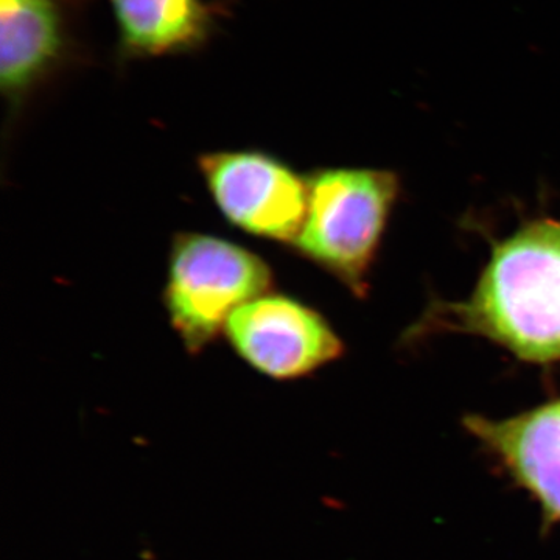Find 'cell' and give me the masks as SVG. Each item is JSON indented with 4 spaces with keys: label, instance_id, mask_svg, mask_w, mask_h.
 <instances>
[{
    "label": "cell",
    "instance_id": "1",
    "mask_svg": "<svg viewBox=\"0 0 560 560\" xmlns=\"http://www.w3.org/2000/svg\"><path fill=\"white\" fill-rule=\"evenodd\" d=\"M434 331L477 335L526 363L560 361V220L529 221L497 243L470 296L434 301L410 335Z\"/></svg>",
    "mask_w": 560,
    "mask_h": 560
},
{
    "label": "cell",
    "instance_id": "2",
    "mask_svg": "<svg viewBox=\"0 0 560 560\" xmlns=\"http://www.w3.org/2000/svg\"><path fill=\"white\" fill-rule=\"evenodd\" d=\"M307 213L290 250L353 296H366L399 178L377 168L327 167L307 173Z\"/></svg>",
    "mask_w": 560,
    "mask_h": 560
},
{
    "label": "cell",
    "instance_id": "3",
    "mask_svg": "<svg viewBox=\"0 0 560 560\" xmlns=\"http://www.w3.org/2000/svg\"><path fill=\"white\" fill-rule=\"evenodd\" d=\"M275 271L259 254L205 232L180 231L168 245L162 307L191 357L223 337L232 313L275 290Z\"/></svg>",
    "mask_w": 560,
    "mask_h": 560
},
{
    "label": "cell",
    "instance_id": "4",
    "mask_svg": "<svg viewBox=\"0 0 560 560\" xmlns=\"http://www.w3.org/2000/svg\"><path fill=\"white\" fill-rule=\"evenodd\" d=\"M195 164L230 226L291 248L307 213V175L260 149L206 151Z\"/></svg>",
    "mask_w": 560,
    "mask_h": 560
},
{
    "label": "cell",
    "instance_id": "5",
    "mask_svg": "<svg viewBox=\"0 0 560 560\" xmlns=\"http://www.w3.org/2000/svg\"><path fill=\"white\" fill-rule=\"evenodd\" d=\"M223 338L250 370L276 382L311 377L346 352L323 313L275 290L232 313Z\"/></svg>",
    "mask_w": 560,
    "mask_h": 560
},
{
    "label": "cell",
    "instance_id": "6",
    "mask_svg": "<svg viewBox=\"0 0 560 560\" xmlns=\"http://www.w3.org/2000/svg\"><path fill=\"white\" fill-rule=\"evenodd\" d=\"M463 427L536 503L541 533L560 526V397L511 418L464 416Z\"/></svg>",
    "mask_w": 560,
    "mask_h": 560
},
{
    "label": "cell",
    "instance_id": "7",
    "mask_svg": "<svg viewBox=\"0 0 560 560\" xmlns=\"http://www.w3.org/2000/svg\"><path fill=\"white\" fill-rule=\"evenodd\" d=\"M73 0H0V91L7 127L70 61Z\"/></svg>",
    "mask_w": 560,
    "mask_h": 560
},
{
    "label": "cell",
    "instance_id": "8",
    "mask_svg": "<svg viewBox=\"0 0 560 560\" xmlns=\"http://www.w3.org/2000/svg\"><path fill=\"white\" fill-rule=\"evenodd\" d=\"M117 24L120 62L175 57L209 43L224 13L223 2L206 0H109Z\"/></svg>",
    "mask_w": 560,
    "mask_h": 560
}]
</instances>
